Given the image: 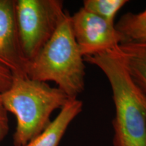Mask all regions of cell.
<instances>
[{
    "label": "cell",
    "mask_w": 146,
    "mask_h": 146,
    "mask_svg": "<svg viewBox=\"0 0 146 146\" xmlns=\"http://www.w3.org/2000/svg\"><path fill=\"white\" fill-rule=\"evenodd\" d=\"M0 64L12 73L25 74L16 39L15 1L0 0Z\"/></svg>",
    "instance_id": "obj_6"
},
{
    "label": "cell",
    "mask_w": 146,
    "mask_h": 146,
    "mask_svg": "<svg viewBox=\"0 0 146 146\" xmlns=\"http://www.w3.org/2000/svg\"><path fill=\"white\" fill-rule=\"evenodd\" d=\"M106 76L112 91L114 146H146V94L133 82L116 53L84 57Z\"/></svg>",
    "instance_id": "obj_1"
},
{
    "label": "cell",
    "mask_w": 146,
    "mask_h": 146,
    "mask_svg": "<svg viewBox=\"0 0 146 146\" xmlns=\"http://www.w3.org/2000/svg\"><path fill=\"white\" fill-rule=\"evenodd\" d=\"M83 108L81 100H70L44 130L25 146H58L69 125L81 113Z\"/></svg>",
    "instance_id": "obj_7"
},
{
    "label": "cell",
    "mask_w": 146,
    "mask_h": 146,
    "mask_svg": "<svg viewBox=\"0 0 146 146\" xmlns=\"http://www.w3.org/2000/svg\"><path fill=\"white\" fill-rule=\"evenodd\" d=\"M115 27L127 38L134 33L146 30V8L137 14L129 12L122 16Z\"/></svg>",
    "instance_id": "obj_10"
},
{
    "label": "cell",
    "mask_w": 146,
    "mask_h": 146,
    "mask_svg": "<svg viewBox=\"0 0 146 146\" xmlns=\"http://www.w3.org/2000/svg\"><path fill=\"white\" fill-rule=\"evenodd\" d=\"M12 79V72L5 66L0 64V94L10 87Z\"/></svg>",
    "instance_id": "obj_12"
},
{
    "label": "cell",
    "mask_w": 146,
    "mask_h": 146,
    "mask_svg": "<svg viewBox=\"0 0 146 146\" xmlns=\"http://www.w3.org/2000/svg\"><path fill=\"white\" fill-rule=\"evenodd\" d=\"M8 122V112L3 107L0 96V141H2L8 135L9 131Z\"/></svg>",
    "instance_id": "obj_11"
},
{
    "label": "cell",
    "mask_w": 146,
    "mask_h": 146,
    "mask_svg": "<svg viewBox=\"0 0 146 146\" xmlns=\"http://www.w3.org/2000/svg\"><path fill=\"white\" fill-rule=\"evenodd\" d=\"M25 74L36 81L54 82L71 100L83 92L85 60L74 39L68 11L38 56L25 66Z\"/></svg>",
    "instance_id": "obj_3"
},
{
    "label": "cell",
    "mask_w": 146,
    "mask_h": 146,
    "mask_svg": "<svg viewBox=\"0 0 146 146\" xmlns=\"http://www.w3.org/2000/svg\"><path fill=\"white\" fill-rule=\"evenodd\" d=\"M114 52L122 60L133 82L146 94V42H125Z\"/></svg>",
    "instance_id": "obj_8"
},
{
    "label": "cell",
    "mask_w": 146,
    "mask_h": 146,
    "mask_svg": "<svg viewBox=\"0 0 146 146\" xmlns=\"http://www.w3.org/2000/svg\"><path fill=\"white\" fill-rule=\"evenodd\" d=\"M9 88L0 94L2 104L16 119L14 146H25L51 123V116L71 100L58 87L22 73H12Z\"/></svg>",
    "instance_id": "obj_2"
},
{
    "label": "cell",
    "mask_w": 146,
    "mask_h": 146,
    "mask_svg": "<svg viewBox=\"0 0 146 146\" xmlns=\"http://www.w3.org/2000/svg\"><path fill=\"white\" fill-rule=\"evenodd\" d=\"M70 23L74 39L83 57L113 52L127 41L115 24L83 8L70 16Z\"/></svg>",
    "instance_id": "obj_5"
},
{
    "label": "cell",
    "mask_w": 146,
    "mask_h": 146,
    "mask_svg": "<svg viewBox=\"0 0 146 146\" xmlns=\"http://www.w3.org/2000/svg\"><path fill=\"white\" fill-rule=\"evenodd\" d=\"M66 11L60 0L15 1L16 39L24 72L53 36Z\"/></svg>",
    "instance_id": "obj_4"
},
{
    "label": "cell",
    "mask_w": 146,
    "mask_h": 146,
    "mask_svg": "<svg viewBox=\"0 0 146 146\" xmlns=\"http://www.w3.org/2000/svg\"><path fill=\"white\" fill-rule=\"evenodd\" d=\"M128 2L127 0H84L82 8L114 24L116 14Z\"/></svg>",
    "instance_id": "obj_9"
},
{
    "label": "cell",
    "mask_w": 146,
    "mask_h": 146,
    "mask_svg": "<svg viewBox=\"0 0 146 146\" xmlns=\"http://www.w3.org/2000/svg\"><path fill=\"white\" fill-rule=\"evenodd\" d=\"M127 41L146 42V30L134 33L128 36Z\"/></svg>",
    "instance_id": "obj_13"
}]
</instances>
